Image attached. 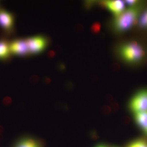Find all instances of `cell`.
I'll use <instances>...</instances> for the list:
<instances>
[{
	"label": "cell",
	"instance_id": "obj_19",
	"mask_svg": "<svg viewBox=\"0 0 147 147\" xmlns=\"http://www.w3.org/2000/svg\"><path fill=\"white\" fill-rule=\"evenodd\" d=\"M96 147H105V146H103V145H98V146H97Z\"/></svg>",
	"mask_w": 147,
	"mask_h": 147
},
{
	"label": "cell",
	"instance_id": "obj_16",
	"mask_svg": "<svg viewBox=\"0 0 147 147\" xmlns=\"http://www.w3.org/2000/svg\"><path fill=\"white\" fill-rule=\"evenodd\" d=\"M112 108L114 111H117L119 108L118 104L116 102H113L112 104Z\"/></svg>",
	"mask_w": 147,
	"mask_h": 147
},
{
	"label": "cell",
	"instance_id": "obj_14",
	"mask_svg": "<svg viewBox=\"0 0 147 147\" xmlns=\"http://www.w3.org/2000/svg\"><path fill=\"white\" fill-rule=\"evenodd\" d=\"M111 111V108L108 106H105L102 107V112L105 115H108L110 113Z\"/></svg>",
	"mask_w": 147,
	"mask_h": 147
},
{
	"label": "cell",
	"instance_id": "obj_5",
	"mask_svg": "<svg viewBox=\"0 0 147 147\" xmlns=\"http://www.w3.org/2000/svg\"><path fill=\"white\" fill-rule=\"evenodd\" d=\"M10 53L20 56H26L29 52L26 40L17 39L9 44Z\"/></svg>",
	"mask_w": 147,
	"mask_h": 147
},
{
	"label": "cell",
	"instance_id": "obj_1",
	"mask_svg": "<svg viewBox=\"0 0 147 147\" xmlns=\"http://www.w3.org/2000/svg\"><path fill=\"white\" fill-rule=\"evenodd\" d=\"M144 6L142 3L129 6L120 14L115 16L113 21V26L118 32H124L128 30L138 23L142 14Z\"/></svg>",
	"mask_w": 147,
	"mask_h": 147
},
{
	"label": "cell",
	"instance_id": "obj_8",
	"mask_svg": "<svg viewBox=\"0 0 147 147\" xmlns=\"http://www.w3.org/2000/svg\"><path fill=\"white\" fill-rule=\"evenodd\" d=\"M134 119L138 126L147 135V111L134 113Z\"/></svg>",
	"mask_w": 147,
	"mask_h": 147
},
{
	"label": "cell",
	"instance_id": "obj_13",
	"mask_svg": "<svg viewBox=\"0 0 147 147\" xmlns=\"http://www.w3.org/2000/svg\"><path fill=\"white\" fill-rule=\"evenodd\" d=\"M125 2L129 6H135L141 3V2L138 1H125Z\"/></svg>",
	"mask_w": 147,
	"mask_h": 147
},
{
	"label": "cell",
	"instance_id": "obj_3",
	"mask_svg": "<svg viewBox=\"0 0 147 147\" xmlns=\"http://www.w3.org/2000/svg\"><path fill=\"white\" fill-rule=\"evenodd\" d=\"M129 107L134 114L147 111V89L136 93L131 98Z\"/></svg>",
	"mask_w": 147,
	"mask_h": 147
},
{
	"label": "cell",
	"instance_id": "obj_17",
	"mask_svg": "<svg viewBox=\"0 0 147 147\" xmlns=\"http://www.w3.org/2000/svg\"><path fill=\"white\" fill-rule=\"evenodd\" d=\"M11 100L10 98H6L4 100V103L5 104V105H9V104L11 102Z\"/></svg>",
	"mask_w": 147,
	"mask_h": 147
},
{
	"label": "cell",
	"instance_id": "obj_9",
	"mask_svg": "<svg viewBox=\"0 0 147 147\" xmlns=\"http://www.w3.org/2000/svg\"><path fill=\"white\" fill-rule=\"evenodd\" d=\"M14 147H43L42 142L30 137H26L19 140Z\"/></svg>",
	"mask_w": 147,
	"mask_h": 147
},
{
	"label": "cell",
	"instance_id": "obj_2",
	"mask_svg": "<svg viewBox=\"0 0 147 147\" xmlns=\"http://www.w3.org/2000/svg\"><path fill=\"white\" fill-rule=\"evenodd\" d=\"M122 58L129 63L140 62L144 57L145 53L143 47L138 42L131 41L122 45L119 50Z\"/></svg>",
	"mask_w": 147,
	"mask_h": 147
},
{
	"label": "cell",
	"instance_id": "obj_6",
	"mask_svg": "<svg viewBox=\"0 0 147 147\" xmlns=\"http://www.w3.org/2000/svg\"><path fill=\"white\" fill-rule=\"evenodd\" d=\"M102 6L108 8L115 16H118L125 9L124 3L121 1H107L101 3Z\"/></svg>",
	"mask_w": 147,
	"mask_h": 147
},
{
	"label": "cell",
	"instance_id": "obj_11",
	"mask_svg": "<svg viewBox=\"0 0 147 147\" xmlns=\"http://www.w3.org/2000/svg\"><path fill=\"white\" fill-rule=\"evenodd\" d=\"M138 24L141 28L147 29V9L140 15Z\"/></svg>",
	"mask_w": 147,
	"mask_h": 147
},
{
	"label": "cell",
	"instance_id": "obj_15",
	"mask_svg": "<svg viewBox=\"0 0 147 147\" xmlns=\"http://www.w3.org/2000/svg\"><path fill=\"white\" fill-rule=\"evenodd\" d=\"M100 24H98V23H96L94 25L92 28V30H93V31H94L95 32H98V31L100 30Z\"/></svg>",
	"mask_w": 147,
	"mask_h": 147
},
{
	"label": "cell",
	"instance_id": "obj_20",
	"mask_svg": "<svg viewBox=\"0 0 147 147\" xmlns=\"http://www.w3.org/2000/svg\"><path fill=\"white\" fill-rule=\"evenodd\" d=\"M2 131V128L0 126V132Z\"/></svg>",
	"mask_w": 147,
	"mask_h": 147
},
{
	"label": "cell",
	"instance_id": "obj_18",
	"mask_svg": "<svg viewBox=\"0 0 147 147\" xmlns=\"http://www.w3.org/2000/svg\"><path fill=\"white\" fill-rule=\"evenodd\" d=\"M48 56H49V57H53L55 55V53L53 51H51V52H49L48 53Z\"/></svg>",
	"mask_w": 147,
	"mask_h": 147
},
{
	"label": "cell",
	"instance_id": "obj_7",
	"mask_svg": "<svg viewBox=\"0 0 147 147\" xmlns=\"http://www.w3.org/2000/svg\"><path fill=\"white\" fill-rule=\"evenodd\" d=\"M0 25L6 30H11L13 25V15L5 11H0Z\"/></svg>",
	"mask_w": 147,
	"mask_h": 147
},
{
	"label": "cell",
	"instance_id": "obj_12",
	"mask_svg": "<svg viewBox=\"0 0 147 147\" xmlns=\"http://www.w3.org/2000/svg\"><path fill=\"white\" fill-rule=\"evenodd\" d=\"M127 147H147V143L144 140L138 139L131 142Z\"/></svg>",
	"mask_w": 147,
	"mask_h": 147
},
{
	"label": "cell",
	"instance_id": "obj_4",
	"mask_svg": "<svg viewBox=\"0 0 147 147\" xmlns=\"http://www.w3.org/2000/svg\"><path fill=\"white\" fill-rule=\"evenodd\" d=\"M29 54L37 55L40 54L47 48L48 44L47 38L41 35L35 36L26 39Z\"/></svg>",
	"mask_w": 147,
	"mask_h": 147
},
{
	"label": "cell",
	"instance_id": "obj_10",
	"mask_svg": "<svg viewBox=\"0 0 147 147\" xmlns=\"http://www.w3.org/2000/svg\"><path fill=\"white\" fill-rule=\"evenodd\" d=\"M9 44L5 40L0 41V59H5L10 54Z\"/></svg>",
	"mask_w": 147,
	"mask_h": 147
}]
</instances>
